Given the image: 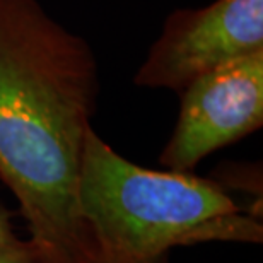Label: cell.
I'll list each match as a JSON object with an SVG mask.
<instances>
[{"label": "cell", "instance_id": "6", "mask_svg": "<svg viewBox=\"0 0 263 263\" xmlns=\"http://www.w3.org/2000/svg\"><path fill=\"white\" fill-rule=\"evenodd\" d=\"M17 239V236L14 234L12 224L9 220V215L0 210V246H5L12 241Z\"/></svg>", "mask_w": 263, "mask_h": 263}, {"label": "cell", "instance_id": "5", "mask_svg": "<svg viewBox=\"0 0 263 263\" xmlns=\"http://www.w3.org/2000/svg\"><path fill=\"white\" fill-rule=\"evenodd\" d=\"M0 263H45L38 248L31 239H15L12 243L0 246Z\"/></svg>", "mask_w": 263, "mask_h": 263}, {"label": "cell", "instance_id": "3", "mask_svg": "<svg viewBox=\"0 0 263 263\" xmlns=\"http://www.w3.org/2000/svg\"><path fill=\"white\" fill-rule=\"evenodd\" d=\"M263 50V0H215L175 10L151 46L134 84L183 91L219 67Z\"/></svg>", "mask_w": 263, "mask_h": 263}, {"label": "cell", "instance_id": "2", "mask_svg": "<svg viewBox=\"0 0 263 263\" xmlns=\"http://www.w3.org/2000/svg\"><path fill=\"white\" fill-rule=\"evenodd\" d=\"M77 197L94 243V263H170L175 246L261 241V226L239 215L215 181L137 166L92 127L84 140Z\"/></svg>", "mask_w": 263, "mask_h": 263}, {"label": "cell", "instance_id": "1", "mask_svg": "<svg viewBox=\"0 0 263 263\" xmlns=\"http://www.w3.org/2000/svg\"><path fill=\"white\" fill-rule=\"evenodd\" d=\"M98 91L81 36L40 0H0V180L45 263H94L77 188Z\"/></svg>", "mask_w": 263, "mask_h": 263}, {"label": "cell", "instance_id": "4", "mask_svg": "<svg viewBox=\"0 0 263 263\" xmlns=\"http://www.w3.org/2000/svg\"><path fill=\"white\" fill-rule=\"evenodd\" d=\"M180 92V117L159 162L190 173L263 125V50L205 73Z\"/></svg>", "mask_w": 263, "mask_h": 263}]
</instances>
